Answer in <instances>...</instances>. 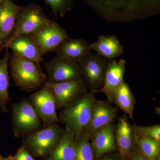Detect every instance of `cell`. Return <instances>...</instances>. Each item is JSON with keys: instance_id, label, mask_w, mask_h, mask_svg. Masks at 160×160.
<instances>
[{"instance_id": "obj_1", "label": "cell", "mask_w": 160, "mask_h": 160, "mask_svg": "<svg viewBox=\"0 0 160 160\" xmlns=\"http://www.w3.org/2000/svg\"><path fill=\"white\" fill-rule=\"evenodd\" d=\"M106 18H142L158 13L160 0H84Z\"/></svg>"}, {"instance_id": "obj_2", "label": "cell", "mask_w": 160, "mask_h": 160, "mask_svg": "<svg viewBox=\"0 0 160 160\" xmlns=\"http://www.w3.org/2000/svg\"><path fill=\"white\" fill-rule=\"evenodd\" d=\"M96 100L94 92L87 91L60 112L58 118L61 123L74 134L76 139L88 126Z\"/></svg>"}, {"instance_id": "obj_3", "label": "cell", "mask_w": 160, "mask_h": 160, "mask_svg": "<svg viewBox=\"0 0 160 160\" xmlns=\"http://www.w3.org/2000/svg\"><path fill=\"white\" fill-rule=\"evenodd\" d=\"M9 62L10 78L22 91L28 92L37 91L47 81V76L31 60L12 53Z\"/></svg>"}, {"instance_id": "obj_4", "label": "cell", "mask_w": 160, "mask_h": 160, "mask_svg": "<svg viewBox=\"0 0 160 160\" xmlns=\"http://www.w3.org/2000/svg\"><path fill=\"white\" fill-rule=\"evenodd\" d=\"M63 130L54 123L25 137L22 144L32 156L47 157L59 142Z\"/></svg>"}, {"instance_id": "obj_5", "label": "cell", "mask_w": 160, "mask_h": 160, "mask_svg": "<svg viewBox=\"0 0 160 160\" xmlns=\"http://www.w3.org/2000/svg\"><path fill=\"white\" fill-rule=\"evenodd\" d=\"M12 126L15 137H25L41 129L42 123L30 100L24 98L12 105Z\"/></svg>"}, {"instance_id": "obj_6", "label": "cell", "mask_w": 160, "mask_h": 160, "mask_svg": "<svg viewBox=\"0 0 160 160\" xmlns=\"http://www.w3.org/2000/svg\"><path fill=\"white\" fill-rule=\"evenodd\" d=\"M51 21L37 4L30 3L22 6L17 16L14 31L6 43V49L7 45L18 36L33 34Z\"/></svg>"}, {"instance_id": "obj_7", "label": "cell", "mask_w": 160, "mask_h": 160, "mask_svg": "<svg viewBox=\"0 0 160 160\" xmlns=\"http://www.w3.org/2000/svg\"><path fill=\"white\" fill-rule=\"evenodd\" d=\"M109 61L98 53H89L78 63L81 77L90 91L102 88Z\"/></svg>"}, {"instance_id": "obj_8", "label": "cell", "mask_w": 160, "mask_h": 160, "mask_svg": "<svg viewBox=\"0 0 160 160\" xmlns=\"http://www.w3.org/2000/svg\"><path fill=\"white\" fill-rule=\"evenodd\" d=\"M45 84L53 95L57 109H63L88 91L82 78L59 83H52L47 80Z\"/></svg>"}, {"instance_id": "obj_9", "label": "cell", "mask_w": 160, "mask_h": 160, "mask_svg": "<svg viewBox=\"0 0 160 160\" xmlns=\"http://www.w3.org/2000/svg\"><path fill=\"white\" fill-rule=\"evenodd\" d=\"M44 127L61 123L56 112V105L51 91L46 84L29 98Z\"/></svg>"}, {"instance_id": "obj_10", "label": "cell", "mask_w": 160, "mask_h": 160, "mask_svg": "<svg viewBox=\"0 0 160 160\" xmlns=\"http://www.w3.org/2000/svg\"><path fill=\"white\" fill-rule=\"evenodd\" d=\"M29 36L45 55L49 52L56 51L58 47L69 38L66 30L57 22L52 21Z\"/></svg>"}, {"instance_id": "obj_11", "label": "cell", "mask_w": 160, "mask_h": 160, "mask_svg": "<svg viewBox=\"0 0 160 160\" xmlns=\"http://www.w3.org/2000/svg\"><path fill=\"white\" fill-rule=\"evenodd\" d=\"M47 81L59 83L82 78L78 64L69 59L57 56L45 64Z\"/></svg>"}, {"instance_id": "obj_12", "label": "cell", "mask_w": 160, "mask_h": 160, "mask_svg": "<svg viewBox=\"0 0 160 160\" xmlns=\"http://www.w3.org/2000/svg\"><path fill=\"white\" fill-rule=\"evenodd\" d=\"M117 107L110 103L96 100L93 106L91 118L80 137L90 139L97 130L103 126L112 124L117 117Z\"/></svg>"}, {"instance_id": "obj_13", "label": "cell", "mask_w": 160, "mask_h": 160, "mask_svg": "<svg viewBox=\"0 0 160 160\" xmlns=\"http://www.w3.org/2000/svg\"><path fill=\"white\" fill-rule=\"evenodd\" d=\"M22 8L12 0H2L0 3V52L6 49V43L14 31L17 16Z\"/></svg>"}, {"instance_id": "obj_14", "label": "cell", "mask_w": 160, "mask_h": 160, "mask_svg": "<svg viewBox=\"0 0 160 160\" xmlns=\"http://www.w3.org/2000/svg\"><path fill=\"white\" fill-rule=\"evenodd\" d=\"M126 64V60L122 59L118 61L113 60L109 61L104 85L96 92H104L109 102L113 103L115 93L124 81Z\"/></svg>"}, {"instance_id": "obj_15", "label": "cell", "mask_w": 160, "mask_h": 160, "mask_svg": "<svg viewBox=\"0 0 160 160\" xmlns=\"http://www.w3.org/2000/svg\"><path fill=\"white\" fill-rule=\"evenodd\" d=\"M115 135L120 154L124 158L129 156L136 145V138L133 126L125 116L119 119L115 127Z\"/></svg>"}, {"instance_id": "obj_16", "label": "cell", "mask_w": 160, "mask_h": 160, "mask_svg": "<svg viewBox=\"0 0 160 160\" xmlns=\"http://www.w3.org/2000/svg\"><path fill=\"white\" fill-rule=\"evenodd\" d=\"M6 48L11 49L13 53L33 61L42 69L40 63L45 54L36 46L29 35L18 36L7 45Z\"/></svg>"}, {"instance_id": "obj_17", "label": "cell", "mask_w": 160, "mask_h": 160, "mask_svg": "<svg viewBox=\"0 0 160 160\" xmlns=\"http://www.w3.org/2000/svg\"><path fill=\"white\" fill-rule=\"evenodd\" d=\"M115 127L110 124L100 128L92 135L90 143L93 154L97 158L116 149Z\"/></svg>"}, {"instance_id": "obj_18", "label": "cell", "mask_w": 160, "mask_h": 160, "mask_svg": "<svg viewBox=\"0 0 160 160\" xmlns=\"http://www.w3.org/2000/svg\"><path fill=\"white\" fill-rule=\"evenodd\" d=\"M90 45L82 38H69L58 47L55 52L57 56L79 63L90 53Z\"/></svg>"}, {"instance_id": "obj_19", "label": "cell", "mask_w": 160, "mask_h": 160, "mask_svg": "<svg viewBox=\"0 0 160 160\" xmlns=\"http://www.w3.org/2000/svg\"><path fill=\"white\" fill-rule=\"evenodd\" d=\"M90 46L91 50L109 61L120 56L124 52V47L115 35H102Z\"/></svg>"}, {"instance_id": "obj_20", "label": "cell", "mask_w": 160, "mask_h": 160, "mask_svg": "<svg viewBox=\"0 0 160 160\" xmlns=\"http://www.w3.org/2000/svg\"><path fill=\"white\" fill-rule=\"evenodd\" d=\"M76 141L74 134L68 129L63 130L59 142L45 160H75Z\"/></svg>"}, {"instance_id": "obj_21", "label": "cell", "mask_w": 160, "mask_h": 160, "mask_svg": "<svg viewBox=\"0 0 160 160\" xmlns=\"http://www.w3.org/2000/svg\"><path fill=\"white\" fill-rule=\"evenodd\" d=\"M11 55L9 49L6 48L5 55L0 60V109L4 113L8 112L7 104L10 100L8 90L10 86V78L9 62Z\"/></svg>"}, {"instance_id": "obj_22", "label": "cell", "mask_w": 160, "mask_h": 160, "mask_svg": "<svg viewBox=\"0 0 160 160\" xmlns=\"http://www.w3.org/2000/svg\"><path fill=\"white\" fill-rule=\"evenodd\" d=\"M113 103L131 119L133 120V112L135 99L129 84L125 81L120 85L115 93Z\"/></svg>"}, {"instance_id": "obj_23", "label": "cell", "mask_w": 160, "mask_h": 160, "mask_svg": "<svg viewBox=\"0 0 160 160\" xmlns=\"http://www.w3.org/2000/svg\"><path fill=\"white\" fill-rule=\"evenodd\" d=\"M136 144L142 154L149 160L156 159L159 154L160 143L152 139L142 137H137Z\"/></svg>"}, {"instance_id": "obj_24", "label": "cell", "mask_w": 160, "mask_h": 160, "mask_svg": "<svg viewBox=\"0 0 160 160\" xmlns=\"http://www.w3.org/2000/svg\"><path fill=\"white\" fill-rule=\"evenodd\" d=\"M76 141V154L75 160H93L94 154L89 140L80 137Z\"/></svg>"}, {"instance_id": "obj_25", "label": "cell", "mask_w": 160, "mask_h": 160, "mask_svg": "<svg viewBox=\"0 0 160 160\" xmlns=\"http://www.w3.org/2000/svg\"><path fill=\"white\" fill-rule=\"evenodd\" d=\"M55 15L64 18L72 9L73 0H44Z\"/></svg>"}, {"instance_id": "obj_26", "label": "cell", "mask_w": 160, "mask_h": 160, "mask_svg": "<svg viewBox=\"0 0 160 160\" xmlns=\"http://www.w3.org/2000/svg\"><path fill=\"white\" fill-rule=\"evenodd\" d=\"M136 138L145 137L152 139L160 143V126L159 124L149 126H140L133 125Z\"/></svg>"}, {"instance_id": "obj_27", "label": "cell", "mask_w": 160, "mask_h": 160, "mask_svg": "<svg viewBox=\"0 0 160 160\" xmlns=\"http://www.w3.org/2000/svg\"><path fill=\"white\" fill-rule=\"evenodd\" d=\"M13 160H36L23 144L21 148L18 149L16 154L14 156H9Z\"/></svg>"}, {"instance_id": "obj_28", "label": "cell", "mask_w": 160, "mask_h": 160, "mask_svg": "<svg viewBox=\"0 0 160 160\" xmlns=\"http://www.w3.org/2000/svg\"><path fill=\"white\" fill-rule=\"evenodd\" d=\"M130 156L131 157L129 158V160H149L144 156L142 154H139V153L131 154Z\"/></svg>"}, {"instance_id": "obj_29", "label": "cell", "mask_w": 160, "mask_h": 160, "mask_svg": "<svg viewBox=\"0 0 160 160\" xmlns=\"http://www.w3.org/2000/svg\"><path fill=\"white\" fill-rule=\"evenodd\" d=\"M101 160H118L116 159L113 158H112L111 157H106L105 158H103Z\"/></svg>"}, {"instance_id": "obj_30", "label": "cell", "mask_w": 160, "mask_h": 160, "mask_svg": "<svg viewBox=\"0 0 160 160\" xmlns=\"http://www.w3.org/2000/svg\"><path fill=\"white\" fill-rule=\"evenodd\" d=\"M2 160H13L9 156H8L7 158H3L2 159Z\"/></svg>"}, {"instance_id": "obj_31", "label": "cell", "mask_w": 160, "mask_h": 160, "mask_svg": "<svg viewBox=\"0 0 160 160\" xmlns=\"http://www.w3.org/2000/svg\"><path fill=\"white\" fill-rule=\"evenodd\" d=\"M3 158V157L2 156H1V155H0V160H2V159Z\"/></svg>"}, {"instance_id": "obj_32", "label": "cell", "mask_w": 160, "mask_h": 160, "mask_svg": "<svg viewBox=\"0 0 160 160\" xmlns=\"http://www.w3.org/2000/svg\"><path fill=\"white\" fill-rule=\"evenodd\" d=\"M2 0H0V3H1V2H2Z\"/></svg>"}]
</instances>
